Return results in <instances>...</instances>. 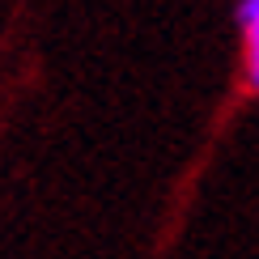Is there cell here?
I'll list each match as a JSON object with an SVG mask.
<instances>
[{
    "instance_id": "obj_1",
    "label": "cell",
    "mask_w": 259,
    "mask_h": 259,
    "mask_svg": "<svg viewBox=\"0 0 259 259\" xmlns=\"http://www.w3.org/2000/svg\"><path fill=\"white\" fill-rule=\"evenodd\" d=\"M238 30L246 56V85L259 94V0H238Z\"/></svg>"
}]
</instances>
